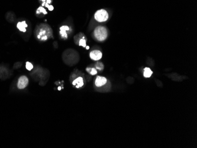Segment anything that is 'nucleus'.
I'll list each match as a JSON object with an SVG mask.
<instances>
[{
    "mask_svg": "<svg viewBox=\"0 0 197 148\" xmlns=\"http://www.w3.org/2000/svg\"><path fill=\"white\" fill-rule=\"evenodd\" d=\"M35 34L38 40L45 41L52 37L53 31L48 24H41L36 27Z\"/></svg>",
    "mask_w": 197,
    "mask_h": 148,
    "instance_id": "nucleus-1",
    "label": "nucleus"
},
{
    "mask_svg": "<svg viewBox=\"0 0 197 148\" xmlns=\"http://www.w3.org/2000/svg\"><path fill=\"white\" fill-rule=\"evenodd\" d=\"M94 35L96 40L103 41L106 40L108 35V33L106 27L103 26H98L94 30Z\"/></svg>",
    "mask_w": 197,
    "mask_h": 148,
    "instance_id": "nucleus-2",
    "label": "nucleus"
},
{
    "mask_svg": "<svg viewBox=\"0 0 197 148\" xmlns=\"http://www.w3.org/2000/svg\"><path fill=\"white\" fill-rule=\"evenodd\" d=\"M109 14L105 10L101 9L97 10L95 14V19L99 23L105 22L108 19Z\"/></svg>",
    "mask_w": 197,
    "mask_h": 148,
    "instance_id": "nucleus-3",
    "label": "nucleus"
},
{
    "mask_svg": "<svg viewBox=\"0 0 197 148\" xmlns=\"http://www.w3.org/2000/svg\"><path fill=\"white\" fill-rule=\"evenodd\" d=\"M29 81L27 77L25 76H22L18 79L17 83V87L19 89H24L29 84Z\"/></svg>",
    "mask_w": 197,
    "mask_h": 148,
    "instance_id": "nucleus-4",
    "label": "nucleus"
},
{
    "mask_svg": "<svg viewBox=\"0 0 197 148\" xmlns=\"http://www.w3.org/2000/svg\"><path fill=\"white\" fill-rule=\"evenodd\" d=\"M90 57L94 61H98L102 57V53L99 50H93L90 53Z\"/></svg>",
    "mask_w": 197,
    "mask_h": 148,
    "instance_id": "nucleus-5",
    "label": "nucleus"
},
{
    "mask_svg": "<svg viewBox=\"0 0 197 148\" xmlns=\"http://www.w3.org/2000/svg\"><path fill=\"white\" fill-rule=\"evenodd\" d=\"M70 31L69 27L67 25H62L60 28V34L63 38L67 39L68 37V33L67 32Z\"/></svg>",
    "mask_w": 197,
    "mask_h": 148,
    "instance_id": "nucleus-6",
    "label": "nucleus"
},
{
    "mask_svg": "<svg viewBox=\"0 0 197 148\" xmlns=\"http://www.w3.org/2000/svg\"><path fill=\"white\" fill-rule=\"evenodd\" d=\"M107 83V79L103 76H97L95 80V85L97 87H101Z\"/></svg>",
    "mask_w": 197,
    "mask_h": 148,
    "instance_id": "nucleus-7",
    "label": "nucleus"
},
{
    "mask_svg": "<svg viewBox=\"0 0 197 148\" xmlns=\"http://www.w3.org/2000/svg\"><path fill=\"white\" fill-rule=\"evenodd\" d=\"M17 27L19 31L23 33H25L27 31V28L28 25L25 21H23L18 22L17 23Z\"/></svg>",
    "mask_w": 197,
    "mask_h": 148,
    "instance_id": "nucleus-8",
    "label": "nucleus"
},
{
    "mask_svg": "<svg viewBox=\"0 0 197 148\" xmlns=\"http://www.w3.org/2000/svg\"><path fill=\"white\" fill-rule=\"evenodd\" d=\"M73 84L75 86L76 88H80L82 87L84 85V81H83V78L82 77L77 78L73 81Z\"/></svg>",
    "mask_w": 197,
    "mask_h": 148,
    "instance_id": "nucleus-9",
    "label": "nucleus"
},
{
    "mask_svg": "<svg viewBox=\"0 0 197 148\" xmlns=\"http://www.w3.org/2000/svg\"><path fill=\"white\" fill-rule=\"evenodd\" d=\"M46 14H47V11L43 7H42V6H40V7H39L37 9L36 15H37V16L41 17L44 16Z\"/></svg>",
    "mask_w": 197,
    "mask_h": 148,
    "instance_id": "nucleus-10",
    "label": "nucleus"
},
{
    "mask_svg": "<svg viewBox=\"0 0 197 148\" xmlns=\"http://www.w3.org/2000/svg\"><path fill=\"white\" fill-rule=\"evenodd\" d=\"M153 72L151 70V69L148 67H146L144 68V76L146 78H149L152 74Z\"/></svg>",
    "mask_w": 197,
    "mask_h": 148,
    "instance_id": "nucleus-11",
    "label": "nucleus"
},
{
    "mask_svg": "<svg viewBox=\"0 0 197 148\" xmlns=\"http://www.w3.org/2000/svg\"><path fill=\"white\" fill-rule=\"evenodd\" d=\"M6 18L7 20L10 22H13L14 20V17L15 15L13 14L11 12H8L7 14H6Z\"/></svg>",
    "mask_w": 197,
    "mask_h": 148,
    "instance_id": "nucleus-12",
    "label": "nucleus"
},
{
    "mask_svg": "<svg viewBox=\"0 0 197 148\" xmlns=\"http://www.w3.org/2000/svg\"><path fill=\"white\" fill-rule=\"evenodd\" d=\"M86 71L89 73V74H90L91 75L93 76L96 75L97 73V70L95 68H87Z\"/></svg>",
    "mask_w": 197,
    "mask_h": 148,
    "instance_id": "nucleus-13",
    "label": "nucleus"
},
{
    "mask_svg": "<svg viewBox=\"0 0 197 148\" xmlns=\"http://www.w3.org/2000/svg\"><path fill=\"white\" fill-rule=\"evenodd\" d=\"M78 44H79V45L80 46H82L83 47H86V40L84 36H83L82 38H81V39L79 40Z\"/></svg>",
    "mask_w": 197,
    "mask_h": 148,
    "instance_id": "nucleus-14",
    "label": "nucleus"
},
{
    "mask_svg": "<svg viewBox=\"0 0 197 148\" xmlns=\"http://www.w3.org/2000/svg\"><path fill=\"white\" fill-rule=\"evenodd\" d=\"M25 67H26L27 70H28L29 71H31V70L33 68V65L31 64L30 62H26V64H25Z\"/></svg>",
    "mask_w": 197,
    "mask_h": 148,
    "instance_id": "nucleus-15",
    "label": "nucleus"
},
{
    "mask_svg": "<svg viewBox=\"0 0 197 148\" xmlns=\"http://www.w3.org/2000/svg\"><path fill=\"white\" fill-rule=\"evenodd\" d=\"M96 68L99 69V70H103V65L101 63H97V64H96Z\"/></svg>",
    "mask_w": 197,
    "mask_h": 148,
    "instance_id": "nucleus-16",
    "label": "nucleus"
},
{
    "mask_svg": "<svg viewBox=\"0 0 197 148\" xmlns=\"http://www.w3.org/2000/svg\"><path fill=\"white\" fill-rule=\"evenodd\" d=\"M52 1L53 0H46V4H45L44 7H46V8H48V6H49L50 5H51V2H52Z\"/></svg>",
    "mask_w": 197,
    "mask_h": 148,
    "instance_id": "nucleus-17",
    "label": "nucleus"
},
{
    "mask_svg": "<svg viewBox=\"0 0 197 148\" xmlns=\"http://www.w3.org/2000/svg\"><path fill=\"white\" fill-rule=\"evenodd\" d=\"M22 65V63H16L14 65V67L15 68H19V67H21Z\"/></svg>",
    "mask_w": 197,
    "mask_h": 148,
    "instance_id": "nucleus-18",
    "label": "nucleus"
},
{
    "mask_svg": "<svg viewBox=\"0 0 197 148\" xmlns=\"http://www.w3.org/2000/svg\"><path fill=\"white\" fill-rule=\"evenodd\" d=\"M39 1L41 2V5L42 6V7H44L45 4H46V0H39Z\"/></svg>",
    "mask_w": 197,
    "mask_h": 148,
    "instance_id": "nucleus-19",
    "label": "nucleus"
},
{
    "mask_svg": "<svg viewBox=\"0 0 197 148\" xmlns=\"http://www.w3.org/2000/svg\"><path fill=\"white\" fill-rule=\"evenodd\" d=\"M48 9V10L50 11H53L54 10V7L52 5H50L48 7V8H47Z\"/></svg>",
    "mask_w": 197,
    "mask_h": 148,
    "instance_id": "nucleus-20",
    "label": "nucleus"
},
{
    "mask_svg": "<svg viewBox=\"0 0 197 148\" xmlns=\"http://www.w3.org/2000/svg\"><path fill=\"white\" fill-rule=\"evenodd\" d=\"M86 49L87 50H89V46H86Z\"/></svg>",
    "mask_w": 197,
    "mask_h": 148,
    "instance_id": "nucleus-21",
    "label": "nucleus"
},
{
    "mask_svg": "<svg viewBox=\"0 0 197 148\" xmlns=\"http://www.w3.org/2000/svg\"><path fill=\"white\" fill-rule=\"evenodd\" d=\"M58 90H61V87H58Z\"/></svg>",
    "mask_w": 197,
    "mask_h": 148,
    "instance_id": "nucleus-22",
    "label": "nucleus"
}]
</instances>
